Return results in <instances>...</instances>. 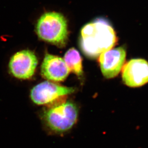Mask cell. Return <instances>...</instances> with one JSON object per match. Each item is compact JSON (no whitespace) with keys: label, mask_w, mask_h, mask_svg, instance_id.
Masks as SVG:
<instances>
[{"label":"cell","mask_w":148,"mask_h":148,"mask_svg":"<svg viewBox=\"0 0 148 148\" xmlns=\"http://www.w3.org/2000/svg\"><path fill=\"white\" fill-rule=\"evenodd\" d=\"M117 41L110 23L103 18H97L85 25L81 30L80 46L86 56L97 57L110 50Z\"/></svg>","instance_id":"obj_1"},{"label":"cell","mask_w":148,"mask_h":148,"mask_svg":"<svg viewBox=\"0 0 148 148\" xmlns=\"http://www.w3.org/2000/svg\"><path fill=\"white\" fill-rule=\"evenodd\" d=\"M78 109L71 102L49 106L44 112L43 119L49 131L57 135H63L70 131L77 123Z\"/></svg>","instance_id":"obj_2"},{"label":"cell","mask_w":148,"mask_h":148,"mask_svg":"<svg viewBox=\"0 0 148 148\" xmlns=\"http://www.w3.org/2000/svg\"><path fill=\"white\" fill-rule=\"evenodd\" d=\"M36 32L40 39L58 47H64L67 44V20L60 13L49 12L42 15L36 24Z\"/></svg>","instance_id":"obj_3"},{"label":"cell","mask_w":148,"mask_h":148,"mask_svg":"<svg viewBox=\"0 0 148 148\" xmlns=\"http://www.w3.org/2000/svg\"><path fill=\"white\" fill-rule=\"evenodd\" d=\"M75 91V89L64 87L59 84L46 81L34 87L31 91V100L38 105L52 106L60 104L65 97Z\"/></svg>","instance_id":"obj_4"},{"label":"cell","mask_w":148,"mask_h":148,"mask_svg":"<svg viewBox=\"0 0 148 148\" xmlns=\"http://www.w3.org/2000/svg\"><path fill=\"white\" fill-rule=\"evenodd\" d=\"M38 63V58L33 52L27 50H21L12 57L9 68L16 78L27 80L35 74Z\"/></svg>","instance_id":"obj_5"},{"label":"cell","mask_w":148,"mask_h":148,"mask_svg":"<svg viewBox=\"0 0 148 148\" xmlns=\"http://www.w3.org/2000/svg\"><path fill=\"white\" fill-rule=\"evenodd\" d=\"M123 82L129 87H138L148 83V62L143 59H133L122 67Z\"/></svg>","instance_id":"obj_6"},{"label":"cell","mask_w":148,"mask_h":148,"mask_svg":"<svg viewBox=\"0 0 148 148\" xmlns=\"http://www.w3.org/2000/svg\"><path fill=\"white\" fill-rule=\"evenodd\" d=\"M126 57V49L123 47L112 48L101 53L99 62L103 76L106 78L116 77L124 65Z\"/></svg>","instance_id":"obj_7"},{"label":"cell","mask_w":148,"mask_h":148,"mask_svg":"<svg viewBox=\"0 0 148 148\" xmlns=\"http://www.w3.org/2000/svg\"><path fill=\"white\" fill-rule=\"evenodd\" d=\"M41 73L42 77L48 80L61 82L67 78L70 71L64 59L47 53L41 65Z\"/></svg>","instance_id":"obj_8"},{"label":"cell","mask_w":148,"mask_h":148,"mask_svg":"<svg viewBox=\"0 0 148 148\" xmlns=\"http://www.w3.org/2000/svg\"><path fill=\"white\" fill-rule=\"evenodd\" d=\"M64 60L70 72H73L79 77H82V58L76 49L72 48L67 50L65 54Z\"/></svg>","instance_id":"obj_9"}]
</instances>
